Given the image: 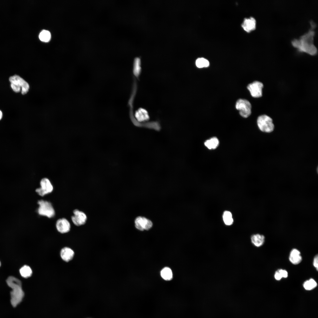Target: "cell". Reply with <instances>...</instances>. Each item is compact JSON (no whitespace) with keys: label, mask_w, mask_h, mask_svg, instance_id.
Here are the masks:
<instances>
[{"label":"cell","mask_w":318,"mask_h":318,"mask_svg":"<svg viewBox=\"0 0 318 318\" xmlns=\"http://www.w3.org/2000/svg\"><path fill=\"white\" fill-rule=\"evenodd\" d=\"M311 28L308 32L301 36L299 39H295L292 42V45L301 52L314 55L317 53V49L313 44L315 34L314 29L316 26L312 21L310 22Z\"/></svg>","instance_id":"cell-1"},{"label":"cell","mask_w":318,"mask_h":318,"mask_svg":"<svg viewBox=\"0 0 318 318\" xmlns=\"http://www.w3.org/2000/svg\"><path fill=\"white\" fill-rule=\"evenodd\" d=\"M6 282L12 290L10 292L11 303L13 307H16L21 302L24 296L21 282L13 276L8 277Z\"/></svg>","instance_id":"cell-2"},{"label":"cell","mask_w":318,"mask_h":318,"mask_svg":"<svg viewBox=\"0 0 318 318\" xmlns=\"http://www.w3.org/2000/svg\"><path fill=\"white\" fill-rule=\"evenodd\" d=\"M11 87L14 91L19 92L21 88L22 94H26L29 91V86L28 83L23 78L17 75L11 77L9 79Z\"/></svg>","instance_id":"cell-3"},{"label":"cell","mask_w":318,"mask_h":318,"mask_svg":"<svg viewBox=\"0 0 318 318\" xmlns=\"http://www.w3.org/2000/svg\"><path fill=\"white\" fill-rule=\"evenodd\" d=\"M257 124L260 130L262 132L269 133L272 132L274 125L272 119L268 116L263 115L259 116L257 120Z\"/></svg>","instance_id":"cell-4"},{"label":"cell","mask_w":318,"mask_h":318,"mask_svg":"<svg viewBox=\"0 0 318 318\" xmlns=\"http://www.w3.org/2000/svg\"><path fill=\"white\" fill-rule=\"evenodd\" d=\"M37 203L39 205L37 210L39 215L46 216L49 218L54 216L55 214L54 210L50 202L41 200L38 201Z\"/></svg>","instance_id":"cell-5"},{"label":"cell","mask_w":318,"mask_h":318,"mask_svg":"<svg viewBox=\"0 0 318 318\" xmlns=\"http://www.w3.org/2000/svg\"><path fill=\"white\" fill-rule=\"evenodd\" d=\"M236 109L239 110L240 115L244 117H248L251 113V104L246 100H238L236 102Z\"/></svg>","instance_id":"cell-6"},{"label":"cell","mask_w":318,"mask_h":318,"mask_svg":"<svg viewBox=\"0 0 318 318\" xmlns=\"http://www.w3.org/2000/svg\"><path fill=\"white\" fill-rule=\"evenodd\" d=\"M134 223L135 227L140 231L149 230L153 225V223L151 220L141 216L137 217Z\"/></svg>","instance_id":"cell-7"},{"label":"cell","mask_w":318,"mask_h":318,"mask_svg":"<svg viewBox=\"0 0 318 318\" xmlns=\"http://www.w3.org/2000/svg\"><path fill=\"white\" fill-rule=\"evenodd\" d=\"M41 187L36 190V192L42 196L51 193L53 189V186L49 179L47 178H42L40 182Z\"/></svg>","instance_id":"cell-8"},{"label":"cell","mask_w":318,"mask_h":318,"mask_svg":"<svg viewBox=\"0 0 318 318\" xmlns=\"http://www.w3.org/2000/svg\"><path fill=\"white\" fill-rule=\"evenodd\" d=\"M263 83L259 81H255L249 84L247 88L251 95L255 98H259L262 96Z\"/></svg>","instance_id":"cell-9"},{"label":"cell","mask_w":318,"mask_h":318,"mask_svg":"<svg viewBox=\"0 0 318 318\" xmlns=\"http://www.w3.org/2000/svg\"><path fill=\"white\" fill-rule=\"evenodd\" d=\"M73 213L74 215L72 216L71 219L75 225L79 226L86 223L87 218L84 212L76 209L73 211Z\"/></svg>","instance_id":"cell-10"},{"label":"cell","mask_w":318,"mask_h":318,"mask_svg":"<svg viewBox=\"0 0 318 318\" xmlns=\"http://www.w3.org/2000/svg\"><path fill=\"white\" fill-rule=\"evenodd\" d=\"M56 226L57 230L62 233L68 232L71 227L69 221L64 218L58 219L56 222Z\"/></svg>","instance_id":"cell-11"},{"label":"cell","mask_w":318,"mask_h":318,"mask_svg":"<svg viewBox=\"0 0 318 318\" xmlns=\"http://www.w3.org/2000/svg\"><path fill=\"white\" fill-rule=\"evenodd\" d=\"M289 260L293 264L297 265L299 264L302 260L300 251L296 249H292L290 253Z\"/></svg>","instance_id":"cell-12"},{"label":"cell","mask_w":318,"mask_h":318,"mask_svg":"<svg viewBox=\"0 0 318 318\" xmlns=\"http://www.w3.org/2000/svg\"><path fill=\"white\" fill-rule=\"evenodd\" d=\"M244 29L247 32L254 30L256 27V21L253 17L245 18L242 24Z\"/></svg>","instance_id":"cell-13"},{"label":"cell","mask_w":318,"mask_h":318,"mask_svg":"<svg viewBox=\"0 0 318 318\" xmlns=\"http://www.w3.org/2000/svg\"><path fill=\"white\" fill-rule=\"evenodd\" d=\"M135 117L139 122H142L148 120L149 116L148 112L145 109L140 108L135 113Z\"/></svg>","instance_id":"cell-14"},{"label":"cell","mask_w":318,"mask_h":318,"mask_svg":"<svg viewBox=\"0 0 318 318\" xmlns=\"http://www.w3.org/2000/svg\"><path fill=\"white\" fill-rule=\"evenodd\" d=\"M251 243L256 247H260L264 244L265 237L262 234L259 233L252 235L251 237Z\"/></svg>","instance_id":"cell-15"},{"label":"cell","mask_w":318,"mask_h":318,"mask_svg":"<svg viewBox=\"0 0 318 318\" xmlns=\"http://www.w3.org/2000/svg\"><path fill=\"white\" fill-rule=\"evenodd\" d=\"M74 253L71 249L66 247L63 248L60 252V256L64 261L68 262L73 258Z\"/></svg>","instance_id":"cell-16"},{"label":"cell","mask_w":318,"mask_h":318,"mask_svg":"<svg viewBox=\"0 0 318 318\" xmlns=\"http://www.w3.org/2000/svg\"><path fill=\"white\" fill-rule=\"evenodd\" d=\"M219 141L216 137L212 138L206 140L205 143V146L209 149L216 148L219 145Z\"/></svg>","instance_id":"cell-17"},{"label":"cell","mask_w":318,"mask_h":318,"mask_svg":"<svg viewBox=\"0 0 318 318\" xmlns=\"http://www.w3.org/2000/svg\"><path fill=\"white\" fill-rule=\"evenodd\" d=\"M162 278L165 280H171L173 278V273L171 269L169 268L166 267L163 269L160 272Z\"/></svg>","instance_id":"cell-18"},{"label":"cell","mask_w":318,"mask_h":318,"mask_svg":"<svg viewBox=\"0 0 318 318\" xmlns=\"http://www.w3.org/2000/svg\"><path fill=\"white\" fill-rule=\"evenodd\" d=\"M317 284L316 281L313 279L311 278L306 280L303 284L304 289L306 290H311L316 287Z\"/></svg>","instance_id":"cell-19"},{"label":"cell","mask_w":318,"mask_h":318,"mask_svg":"<svg viewBox=\"0 0 318 318\" xmlns=\"http://www.w3.org/2000/svg\"><path fill=\"white\" fill-rule=\"evenodd\" d=\"M21 275L24 278L30 277L32 274V271L30 267L28 266L24 265L22 266L19 270Z\"/></svg>","instance_id":"cell-20"},{"label":"cell","mask_w":318,"mask_h":318,"mask_svg":"<svg viewBox=\"0 0 318 318\" xmlns=\"http://www.w3.org/2000/svg\"><path fill=\"white\" fill-rule=\"evenodd\" d=\"M223 219L225 224L227 225H231L233 222L231 213L230 211H226L223 213Z\"/></svg>","instance_id":"cell-21"},{"label":"cell","mask_w":318,"mask_h":318,"mask_svg":"<svg viewBox=\"0 0 318 318\" xmlns=\"http://www.w3.org/2000/svg\"><path fill=\"white\" fill-rule=\"evenodd\" d=\"M196 66L199 68L207 67L209 65V61L206 59L203 58H198L196 61Z\"/></svg>","instance_id":"cell-22"},{"label":"cell","mask_w":318,"mask_h":318,"mask_svg":"<svg viewBox=\"0 0 318 318\" xmlns=\"http://www.w3.org/2000/svg\"><path fill=\"white\" fill-rule=\"evenodd\" d=\"M39 37L41 41L45 42H48L50 39L51 34L49 31L43 30L40 33Z\"/></svg>","instance_id":"cell-23"},{"label":"cell","mask_w":318,"mask_h":318,"mask_svg":"<svg viewBox=\"0 0 318 318\" xmlns=\"http://www.w3.org/2000/svg\"><path fill=\"white\" fill-rule=\"evenodd\" d=\"M134 73L136 76L139 75L141 71L140 61L138 58H136L134 61Z\"/></svg>","instance_id":"cell-24"},{"label":"cell","mask_w":318,"mask_h":318,"mask_svg":"<svg viewBox=\"0 0 318 318\" xmlns=\"http://www.w3.org/2000/svg\"><path fill=\"white\" fill-rule=\"evenodd\" d=\"M278 271L280 274L282 278H286L288 276V273L285 270L279 269Z\"/></svg>","instance_id":"cell-25"},{"label":"cell","mask_w":318,"mask_h":318,"mask_svg":"<svg viewBox=\"0 0 318 318\" xmlns=\"http://www.w3.org/2000/svg\"><path fill=\"white\" fill-rule=\"evenodd\" d=\"M313 265L314 267L316 269L317 271L318 269V256L317 254L315 256L314 258L313 261Z\"/></svg>","instance_id":"cell-26"},{"label":"cell","mask_w":318,"mask_h":318,"mask_svg":"<svg viewBox=\"0 0 318 318\" xmlns=\"http://www.w3.org/2000/svg\"><path fill=\"white\" fill-rule=\"evenodd\" d=\"M274 277L275 279L277 280H280L282 278L278 270L276 271L274 275Z\"/></svg>","instance_id":"cell-27"},{"label":"cell","mask_w":318,"mask_h":318,"mask_svg":"<svg viewBox=\"0 0 318 318\" xmlns=\"http://www.w3.org/2000/svg\"><path fill=\"white\" fill-rule=\"evenodd\" d=\"M2 116V113L1 111L0 110V120H1Z\"/></svg>","instance_id":"cell-28"},{"label":"cell","mask_w":318,"mask_h":318,"mask_svg":"<svg viewBox=\"0 0 318 318\" xmlns=\"http://www.w3.org/2000/svg\"><path fill=\"white\" fill-rule=\"evenodd\" d=\"M0 266H1V263H0Z\"/></svg>","instance_id":"cell-29"}]
</instances>
